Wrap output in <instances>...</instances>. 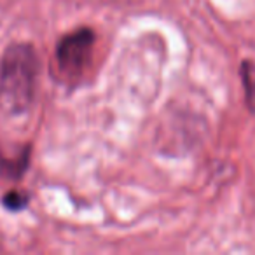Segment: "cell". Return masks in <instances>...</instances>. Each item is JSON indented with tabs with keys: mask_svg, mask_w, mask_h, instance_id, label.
I'll return each mask as SVG.
<instances>
[{
	"mask_svg": "<svg viewBox=\"0 0 255 255\" xmlns=\"http://www.w3.org/2000/svg\"><path fill=\"white\" fill-rule=\"evenodd\" d=\"M39 81V58L30 44H12L0 61V109L12 116L32 107Z\"/></svg>",
	"mask_w": 255,
	"mask_h": 255,
	"instance_id": "1",
	"label": "cell"
},
{
	"mask_svg": "<svg viewBox=\"0 0 255 255\" xmlns=\"http://www.w3.org/2000/svg\"><path fill=\"white\" fill-rule=\"evenodd\" d=\"M5 205L11 210H19L23 205H25V198L19 196L18 192H11L9 196H5Z\"/></svg>",
	"mask_w": 255,
	"mask_h": 255,
	"instance_id": "4",
	"label": "cell"
},
{
	"mask_svg": "<svg viewBox=\"0 0 255 255\" xmlns=\"http://www.w3.org/2000/svg\"><path fill=\"white\" fill-rule=\"evenodd\" d=\"M95 47V33L89 28H81L63 35L56 46V63L60 72L75 77L84 72L91 61Z\"/></svg>",
	"mask_w": 255,
	"mask_h": 255,
	"instance_id": "2",
	"label": "cell"
},
{
	"mask_svg": "<svg viewBox=\"0 0 255 255\" xmlns=\"http://www.w3.org/2000/svg\"><path fill=\"white\" fill-rule=\"evenodd\" d=\"M241 74H243L248 105H250V109L255 112V65L250 63V61H245L243 67H241Z\"/></svg>",
	"mask_w": 255,
	"mask_h": 255,
	"instance_id": "3",
	"label": "cell"
}]
</instances>
